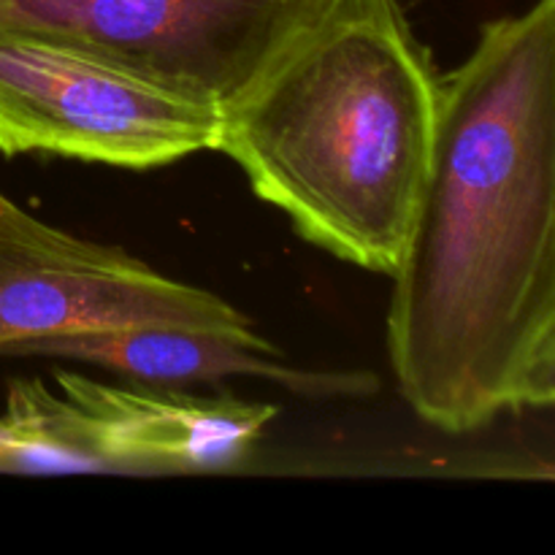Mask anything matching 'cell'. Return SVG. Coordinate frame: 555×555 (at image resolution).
<instances>
[{
	"label": "cell",
	"mask_w": 555,
	"mask_h": 555,
	"mask_svg": "<svg viewBox=\"0 0 555 555\" xmlns=\"http://www.w3.org/2000/svg\"><path fill=\"white\" fill-rule=\"evenodd\" d=\"M388 309L406 404L469 434L520 406L555 336V9L488 22L439 85L437 130Z\"/></svg>",
	"instance_id": "1"
},
{
	"label": "cell",
	"mask_w": 555,
	"mask_h": 555,
	"mask_svg": "<svg viewBox=\"0 0 555 555\" xmlns=\"http://www.w3.org/2000/svg\"><path fill=\"white\" fill-rule=\"evenodd\" d=\"M442 76L399 0H309L222 108L217 150L314 247L393 276Z\"/></svg>",
	"instance_id": "2"
},
{
	"label": "cell",
	"mask_w": 555,
	"mask_h": 555,
	"mask_svg": "<svg viewBox=\"0 0 555 555\" xmlns=\"http://www.w3.org/2000/svg\"><path fill=\"white\" fill-rule=\"evenodd\" d=\"M222 108L122 63L0 33V155H60L128 171L217 150Z\"/></svg>",
	"instance_id": "3"
},
{
	"label": "cell",
	"mask_w": 555,
	"mask_h": 555,
	"mask_svg": "<svg viewBox=\"0 0 555 555\" xmlns=\"http://www.w3.org/2000/svg\"><path fill=\"white\" fill-rule=\"evenodd\" d=\"M122 325L255 328L215 293L171 280L122 247L60 231L0 190V356Z\"/></svg>",
	"instance_id": "4"
},
{
	"label": "cell",
	"mask_w": 555,
	"mask_h": 555,
	"mask_svg": "<svg viewBox=\"0 0 555 555\" xmlns=\"http://www.w3.org/2000/svg\"><path fill=\"white\" fill-rule=\"evenodd\" d=\"M309 0H0V33L85 49L225 108Z\"/></svg>",
	"instance_id": "5"
},
{
	"label": "cell",
	"mask_w": 555,
	"mask_h": 555,
	"mask_svg": "<svg viewBox=\"0 0 555 555\" xmlns=\"http://www.w3.org/2000/svg\"><path fill=\"white\" fill-rule=\"evenodd\" d=\"M92 472H217L238 464L276 417L271 404L150 383H98L57 369Z\"/></svg>",
	"instance_id": "6"
},
{
	"label": "cell",
	"mask_w": 555,
	"mask_h": 555,
	"mask_svg": "<svg viewBox=\"0 0 555 555\" xmlns=\"http://www.w3.org/2000/svg\"><path fill=\"white\" fill-rule=\"evenodd\" d=\"M54 358L108 369L150 385H204L258 377L304 399H356L379 388L369 372H318L287 363L258 331L188 328V325H122L81 331L27 345L16 358Z\"/></svg>",
	"instance_id": "7"
},
{
	"label": "cell",
	"mask_w": 555,
	"mask_h": 555,
	"mask_svg": "<svg viewBox=\"0 0 555 555\" xmlns=\"http://www.w3.org/2000/svg\"><path fill=\"white\" fill-rule=\"evenodd\" d=\"M520 406H555V336L526 374Z\"/></svg>",
	"instance_id": "8"
},
{
	"label": "cell",
	"mask_w": 555,
	"mask_h": 555,
	"mask_svg": "<svg viewBox=\"0 0 555 555\" xmlns=\"http://www.w3.org/2000/svg\"><path fill=\"white\" fill-rule=\"evenodd\" d=\"M553 9H555V0H553Z\"/></svg>",
	"instance_id": "9"
}]
</instances>
